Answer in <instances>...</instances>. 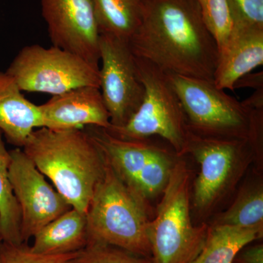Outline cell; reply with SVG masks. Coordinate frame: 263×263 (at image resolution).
I'll list each match as a JSON object with an SVG mask.
<instances>
[{
  "mask_svg": "<svg viewBox=\"0 0 263 263\" xmlns=\"http://www.w3.org/2000/svg\"><path fill=\"white\" fill-rule=\"evenodd\" d=\"M128 44L167 73L214 79L219 51L197 0H142L141 24Z\"/></svg>",
  "mask_w": 263,
  "mask_h": 263,
  "instance_id": "1",
  "label": "cell"
},
{
  "mask_svg": "<svg viewBox=\"0 0 263 263\" xmlns=\"http://www.w3.org/2000/svg\"><path fill=\"white\" fill-rule=\"evenodd\" d=\"M22 149L71 207L86 214L106 164L88 132L38 128Z\"/></svg>",
  "mask_w": 263,
  "mask_h": 263,
  "instance_id": "2",
  "label": "cell"
},
{
  "mask_svg": "<svg viewBox=\"0 0 263 263\" xmlns=\"http://www.w3.org/2000/svg\"><path fill=\"white\" fill-rule=\"evenodd\" d=\"M105 163L86 212L88 243L113 246L151 259L145 200Z\"/></svg>",
  "mask_w": 263,
  "mask_h": 263,
  "instance_id": "3",
  "label": "cell"
},
{
  "mask_svg": "<svg viewBox=\"0 0 263 263\" xmlns=\"http://www.w3.org/2000/svg\"><path fill=\"white\" fill-rule=\"evenodd\" d=\"M175 163L157 216L148 223L152 263H193L206 239L209 227L191 221L190 170L182 160Z\"/></svg>",
  "mask_w": 263,
  "mask_h": 263,
  "instance_id": "4",
  "label": "cell"
},
{
  "mask_svg": "<svg viewBox=\"0 0 263 263\" xmlns=\"http://www.w3.org/2000/svg\"><path fill=\"white\" fill-rule=\"evenodd\" d=\"M135 57L144 87L139 108L123 127L105 129L123 140L160 137L179 157L186 155L189 129L182 105L166 72L144 59Z\"/></svg>",
  "mask_w": 263,
  "mask_h": 263,
  "instance_id": "5",
  "label": "cell"
},
{
  "mask_svg": "<svg viewBox=\"0 0 263 263\" xmlns=\"http://www.w3.org/2000/svg\"><path fill=\"white\" fill-rule=\"evenodd\" d=\"M167 76L182 105L189 130L202 136L250 141L252 121L241 102L213 80Z\"/></svg>",
  "mask_w": 263,
  "mask_h": 263,
  "instance_id": "6",
  "label": "cell"
},
{
  "mask_svg": "<svg viewBox=\"0 0 263 263\" xmlns=\"http://www.w3.org/2000/svg\"><path fill=\"white\" fill-rule=\"evenodd\" d=\"M99 67L56 46L34 44L22 48L5 72L22 91L54 96L81 86L99 88Z\"/></svg>",
  "mask_w": 263,
  "mask_h": 263,
  "instance_id": "7",
  "label": "cell"
},
{
  "mask_svg": "<svg viewBox=\"0 0 263 263\" xmlns=\"http://www.w3.org/2000/svg\"><path fill=\"white\" fill-rule=\"evenodd\" d=\"M200 164L194 183V205L200 213L209 212L237 179L242 164L254 155L248 140L214 138L189 130L186 154Z\"/></svg>",
  "mask_w": 263,
  "mask_h": 263,
  "instance_id": "8",
  "label": "cell"
},
{
  "mask_svg": "<svg viewBox=\"0 0 263 263\" xmlns=\"http://www.w3.org/2000/svg\"><path fill=\"white\" fill-rule=\"evenodd\" d=\"M100 62L99 88L110 115L109 128L123 127L136 113L144 96L134 55L127 41L100 34Z\"/></svg>",
  "mask_w": 263,
  "mask_h": 263,
  "instance_id": "9",
  "label": "cell"
},
{
  "mask_svg": "<svg viewBox=\"0 0 263 263\" xmlns=\"http://www.w3.org/2000/svg\"><path fill=\"white\" fill-rule=\"evenodd\" d=\"M10 153V181L20 209L22 240L27 243L43 227L72 207L22 148H15Z\"/></svg>",
  "mask_w": 263,
  "mask_h": 263,
  "instance_id": "10",
  "label": "cell"
},
{
  "mask_svg": "<svg viewBox=\"0 0 263 263\" xmlns=\"http://www.w3.org/2000/svg\"><path fill=\"white\" fill-rule=\"evenodd\" d=\"M53 46L99 66L100 37L91 0H40Z\"/></svg>",
  "mask_w": 263,
  "mask_h": 263,
  "instance_id": "11",
  "label": "cell"
},
{
  "mask_svg": "<svg viewBox=\"0 0 263 263\" xmlns=\"http://www.w3.org/2000/svg\"><path fill=\"white\" fill-rule=\"evenodd\" d=\"M41 127L54 130L82 129L85 126L108 129L110 115L98 87L81 86L54 95L38 105Z\"/></svg>",
  "mask_w": 263,
  "mask_h": 263,
  "instance_id": "12",
  "label": "cell"
},
{
  "mask_svg": "<svg viewBox=\"0 0 263 263\" xmlns=\"http://www.w3.org/2000/svg\"><path fill=\"white\" fill-rule=\"evenodd\" d=\"M263 63V27L235 24L231 36L219 52L214 84L234 90L235 82Z\"/></svg>",
  "mask_w": 263,
  "mask_h": 263,
  "instance_id": "13",
  "label": "cell"
},
{
  "mask_svg": "<svg viewBox=\"0 0 263 263\" xmlns=\"http://www.w3.org/2000/svg\"><path fill=\"white\" fill-rule=\"evenodd\" d=\"M22 92L13 78L0 71V131L8 143L19 148L41 127L38 105Z\"/></svg>",
  "mask_w": 263,
  "mask_h": 263,
  "instance_id": "14",
  "label": "cell"
},
{
  "mask_svg": "<svg viewBox=\"0 0 263 263\" xmlns=\"http://www.w3.org/2000/svg\"><path fill=\"white\" fill-rule=\"evenodd\" d=\"M88 131L101 151L105 160L118 177L132 188L157 145L148 141L123 140L109 134L103 128L91 127Z\"/></svg>",
  "mask_w": 263,
  "mask_h": 263,
  "instance_id": "15",
  "label": "cell"
},
{
  "mask_svg": "<svg viewBox=\"0 0 263 263\" xmlns=\"http://www.w3.org/2000/svg\"><path fill=\"white\" fill-rule=\"evenodd\" d=\"M32 238L30 249L34 253H76L89 243L86 214L72 208L43 227Z\"/></svg>",
  "mask_w": 263,
  "mask_h": 263,
  "instance_id": "16",
  "label": "cell"
},
{
  "mask_svg": "<svg viewBox=\"0 0 263 263\" xmlns=\"http://www.w3.org/2000/svg\"><path fill=\"white\" fill-rule=\"evenodd\" d=\"M262 234L263 228L214 224L209 228L201 252L193 263H233L243 247Z\"/></svg>",
  "mask_w": 263,
  "mask_h": 263,
  "instance_id": "17",
  "label": "cell"
},
{
  "mask_svg": "<svg viewBox=\"0 0 263 263\" xmlns=\"http://www.w3.org/2000/svg\"><path fill=\"white\" fill-rule=\"evenodd\" d=\"M100 34L123 41L130 39L139 27L142 0H91Z\"/></svg>",
  "mask_w": 263,
  "mask_h": 263,
  "instance_id": "18",
  "label": "cell"
},
{
  "mask_svg": "<svg viewBox=\"0 0 263 263\" xmlns=\"http://www.w3.org/2000/svg\"><path fill=\"white\" fill-rule=\"evenodd\" d=\"M10 151L5 146L0 131V232L3 241L10 245L23 243L21 233L20 209L9 178Z\"/></svg>",
  "mask_w": 263,
  "mask_h": 263,
  "instance_id": "19",
  "label": "cell"
},
{
  "mask_svg": "<svg viewBox=\"0 0 263 263\" xmlns=\"http://www.w3.org/2000/svg\"><path fill=\"white\" fill-rule=\"evenodd\" d=\"M215 224L263 228V188L261 183L243 189Z\"/></svg>",
  "mask_w": 263,
  "mask_h": 263,
  "instance_id": "20",
  "label": "cell"
},
{
  "mask_svg": "<svg viewBox=\"0 0 263 263\" xmlns=\"http://www.w3.org/2000/svg\"><path fill=\"white\" fill-rule=\"evenodd\" d=\"M173 163L168 151L158 146L138 174L132 190L144 200L162 193L168 182Z\"/></svg>",
  "mask_w": 263,
  "mask_h": 263,
  "instance_id": "21",
  "label": "cell"
},
{
  "mask_svg": "<svg viewBox=\"0 0 263 263\" xmlns=\"http://www.w3.org/2000/svg\"><path fill=\"white\" fill-rule=\"evenodd\" d=\"M204 24L215 40L218 51L228 43L235 22L228 0H197Z\"/></svg>",
  "mask_w": 263,
  "mask_h": 263,
  "instance_id": "22",
  "label": "cell"
},
{
  "mask_svg": "<svg viewBox=\"0 0 263 263\" xmlns=\"http://www.w3.org/2000/svg\"><path fill=\"white\" fill-rule=\"evenodd\" d=\"M69 263H152L151 259L118 247L89 243L74 254Z\"/></svg>",
  "mask_w": 263,
  "mask_h": 263,
  "instance_id": "23",
  "label": "cell"
},
{
  "mask_svg": "<svg viewBox=\"0 0 263 263\" xmlns=\"http://www.w3.org/2000/svg\"><path fill=\"white\" fill-rule=\"evenodd\" d=\"M75 254L43 255L33 252L26 243L15 245L3 241L0 263H69Z\"/></svg>",
  "mask_w": 263,
  "mask_h": 263,
  "instance_id": "24",
  "label": "cell"
},
{
  "mask_svg": "<svg viewBox=\"0 0 263 263\" xmlns=\"http://www.w3.org/2000/svg\"><path fill=\"white\" fill-rule=\"evenodd\" d=\"M235 24L263 27V0H228Z\"/></svg>",
  "mask_w": 263,
  "mask_h": 263,
  "instance_id": "25",
  "label": "cell"
},
{
  "mask_svg": "<svg viewBox=\"0 0 263 263\" xmlns=\"http://www.w3.org/2000/svg\"><path fill=\"white\" fill-rule=\"evenodd\" d=\"M233 263H263V246L262 243L252 246L238 252Z\"/></svg>",
  "mask_w": 263,
  "mask_h": 263,
  "instance_id": "26",
  "label": "cell"
},
{
  "mask_svg": "<svg viewBox=\"0 0 263 263\" xmlns=\"http://www.w3.org/2000/svg\"><path fill=\"white\" fill-rule=\"evenodd\" d=\"M240 88H251L254 90L262 89L263 88V72H255V73L247 74L242 76L235 82L234 89Z\"/></svg>",
  "mask_w": 263,
  "mask_h": 263,
  "instance_id": "27",
  "label": "cell"
},
{
  "mask_svg": "<svg viewBox=\"0 0 263 263\" xmlns=\"http://www.w3.org/2000/svg\"><path fill=\"white\" fill-rule=\"evenodd\" d=\"M3 235H2L1 232H0V258H1V249H2V246H3Z\"/></svg>",
  "mask_w": 263,
  "mask_h": 263,
  "instance_id": "28",
  "label": "cell"
}]
</instances>
